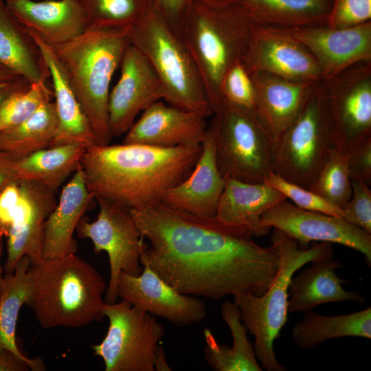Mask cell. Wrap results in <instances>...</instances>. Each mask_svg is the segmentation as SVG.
Listing matches in <instances>:
<instances>
[{
    "mask_svg": "<svg viewBox=\"0 0 371 371\" xmlns=\"http://www.w3.org/2000/svg\"><path fill=\"white\" fill-rule=\"evenodd\" d=\"M149 242L140 262L179 292L212 300L238 293L261 295L280 265L278 245L262 247L251 230L158 200L129 210Z\"/></svg>",
    "mask_w": 371,
    "mask_h": 371,
    "instance_id": "cell-1",
    "label": "cell"
},
{
    "mask_svg": "<svg viewBox=\"0 0 371 371\" xmlns=\"http://www.w3.org/2000/svg\"><path fill=\"white\" fill-rule=\"evenodd\" d=\"M201 151V144L174 148L95 145L86 149L80 167L95 199L131 210L159 200L163 193L184 180Z\"/></svg>",
    "mask_w": 371,
    "mask_h": 371,
    "instance_id": "cell-2",
    "label": "cell"
},
{
    "mask_svg": "<svg viewBox=\"0 0 371 371\" xmlns=\"http://www.w3.org/2000/svg\"><path fill=\"white\" fill-rule=\"evenodd\" d=\"M259 24L236 0H190L177 30L202 78L214 112L221 105V81L245 60Z\"/></svg>",
    "mask_w": 371,
    "mask_h": 371,
    "instance_id": "cell-3",
    "label": "cell"
},
{
    "mask_svg": "<svg viewBox=\"0 0 371 371\" xmlns=\"http://www.w3.org/2000/svg\"><path fill=\"white\" fill-rule=\"evenodd\" d=\"M131 26L88 27L80 36L49 44L93 132L97 145H109L111 79L131 44Z\"/></svg>",
    "mask_w": 371,
    "mask_h": 371,
    "instance_id": "cell-4",
    "label": "cell"
},
{
    "mask_svg": "<svg viewBox=\"0 0 371 371\" xmlns=\"http://www.w3.org/2000/svg\"><path fill=\"white\" fill-rule=\"evenodd\" d=\"M29 275L25 304L43 328H78L104 317V278L76 254L31 264Z\"/></svg>",
    "mask_w": 371,
    "mask_h": 371,
    "instance_id": "cell-5",
    "label": "cell"
},
{
    "mask_svg": "<svg viewBox=\"0 0 371 371\" xmlns=\"http://www.w3.org/2000/svg\"><path fill=\"white\" fill-rule=\"evenodd\" d=\"M271 241L278 245L280 265L269 287L261 295L238 293L233 297L242 322L254 337L255 354L261 368L267 371H285L276 358L273 344L287 322L291 279L306 264L333 256V246L322 242L302 249L295 240L274 228Z\"/></svg>",
    "mask_w": 371,
    "mask_h": 371,
    "instance_id": "cell-6",
    "label": "cell"
},
{
    "mask_svg": "<svg viewBox=\"0 0 371 371\" xmlns=\"http://www.w3.org/2000/svg\"><path fill=\"white\" fill-rule=\"evenodd\" d=\"M131 44L147 58L170 105L214 115L198 68L177 30L152 4L133 26Z\"/></svg>",
    "mask_w": 371,
    "mask_h": 371,
    "instance_id": "cell-7",
    "label": "cell"
},
{
    "mask_svg": "<svg viewBox=\"0 0 371 371\" xmlns=\"http://www.w3.org/2000/svg\"><path fill=\"white\" fill-rule=\"evenodd\" d=\"M109 327L102 341L91 346L105 371L170 370L159 342L164 327L155 316L122 300L102 309Z\"/></svg>",
    "mask_w": 371,
    "mask_h": 371,
    "instance_id": "cell-8",
    "label": "cell"
},
{
    "mask_svg": "<svg viewBox=\"0 0 371 371\" xmlns=\"http://www.w3.org/2000/svg\"><path fill=\"white\" fill-rule=\"evenodd\" d=\"M208 126L216 159L223 177L249 183L265 182L272 172L273 142L255 113L223 104Z\"/></svg>",
    "mask_w": 371,
    "mask_h": 371,
    "instance_id": "cell-9",
    "label": "cell"
},
{
    "mask_svg": "<svg viewBox=\"0 0 371 371\" xmlns=\"http://www.w3.org/2000/svg\"><path fill=\"white\" fill-rule=\"evenodd\" d=\"M332 147L330 123L319 80L295 119L274 142L272 172L309 189Z\"/></svg>",
    "mask_w": 371,
    "mask_h": 371,
    "instance_id": "cell-10",
    "label": "cell"
},
{
    "mask_svg": "<svg viewBox=\"0 0 371 371\" xmlns=\"http://www.w3.org/2000/svg\"><path fill=\"white\" fill-rule=\"evenodd\" d=\"M333 148L347 157L371 139V60L320 80Z\"/></svg>",
    "mask_w": 371,
    "mask_h": 371,
    "instance_id": "cell-11",
    "label": "cell"
},
{
    "mask_svg": "<svg viewBox=\"0 0 371 371\" xmlns=\"http://www.w3.org/2000/svg\"><path fill=\"white\" fill-rule=\"evenodd\" d=\"M95 200L99 205L97 218L89 222L83 216L76 232L79 238L92 241L95 254H107L110 278L104 302L112 304L117 299V284L120 272L137 276L142 271L140 257L146 245L129 210L104 199Z\"/></svg>",
    "mask_w": 371,
    "mask_h": 371,
    "instance_id": "cell-12",
    "label": "cell"
},
{
    "mask_svg": "<svg viewBox=\"0 0 371 371\" xmlns=\"http://www.w3.org/2000/svg\"><path fill=\"white\" fill-rule=\"evenodd\" d=\"M279 229L295 240L300 249L311 242L337 243L353 249L371 264V234L342 217L301 209L286 200L276 205L261 216L262 236L271 228Z\"/></svg>",
    "mask_w": 371,
    "mask_h": 371,
    "instance_id": "cell-13",
    "label": "cell"
},
{
    "mask_svg": "<svg viewBox=\"0 0 371 371\" xmlns=\"http://www.w3.org/2000/svg\"><path fill=\"white\" fill-rule=\"evenodd\" d=\"M243 63L249 73L263 71L300 82L322 79L315 58L289 29L258 25Z\"/></svg>",
    "mask_w": 371,
    "mask_h": 371,
    "instance_id": "cell-14",
    "label": "cell"
},
{
    "mask_svg": "<svg viewBox=\"0 0 371 371\" xmlns=\"http://www.w3.org/2000/svg\"><path fill=\"white\" fill-rule=\"evenodd\" d=\"M119 80L109 96V122L112 137L126 133L139 113L164 99L161 82L145 56L130 44L120 63Z\"/></svg>",
    "mask_w": 371,
    "mask_h": 371,
    "instance_id": "cell-15",
    "label": "cell"
},
{
    "mask_svg": "<svg viewBox=\"0 0 371 371\" xmlns=\"http://www.w3.org/2000/svg\"><path fill=\"white\" fill-rule=\"evenodd\" d=\"M140 274L121 271L117 296L132 306L177 326L199 323L206 315L204 302L196 296L181 293L148 266Z\"/></svg>",
    "mask_w": 371,
    "mask_h": 371,
    "instance_id": "cell-16",
    "label": "cell"
},
{
    "mask_svg": "<svg viewBox=\"0 0 371 371\" xmlns=\"http://www.w3.org/2000/svg\"><path fill=\"white\" fill-rule=\"evenodd\" d=\"M19 180L20 198L11 215L5 236V273L12 272L23 256H27L31 264L43 259L45 223L57 204L55 192L36 182Z\"/></svg>",
    "mask_w": 371,
    "mask_h": 371,
    "instance_id": "cell-17",
    "label": "cell"
},
{
    "mask_svg": "<svg viewBox=\"0 0 371 371\" xmlns=\"http://www.w3.org/2000/svg\"><path fill=\"white\" fill-rule=\"evenodd\" d=\"M290 30L315 58L321 80L331 78L357 63L371 60V21L340 28L324 24Z\"/></svg>",
    "mask_w": 371,
    "mask_h": 371,
    "instance_id": "cell-18",
    "label": "cell"
},
{
    "mask_svg": "<svg viewBox=\"0 0 371 371\" xmlns=\"http://www.w3.org/2000/svg\"><path fill=\"white\" fill-rule=\"evenodd\" d=\"M207 128L201 115L159 100L143 111L126 133L123 143L160 148L200 145Z\"/></svg>",
    "mask_w": 371,
    "mask_h": 371,
    "instance_id": "cell-19",
    "label": "cell"
},
{
    "mask_svg": "<svg viewBox=\"0 0 371 371\" xmlns=\"http://www.w3.org/2000/svg\"><path fill=\"white\" fill-rule=\"evenodd\" d=\"M201 147V154L191 172L163 193L159 200L195 215L215 217L225 179L217 165L214 139L208 126Z\"/></svg>",
    "mask_w": 371,
    "mask_h": 371,
    "instance_id": "cell-20",
    "label": "cell"
},
{
    "mask_svg": "<svg viewBox=\"0 0 371 371\" xmlns=\"http://www.w3.org/2000/svg\"><path fill=\"white\" fill-rule=\"evenodd\" d=\"M249 74L255 115L274 143L295 119L317 82H295L258 71Z\"/></svg>",
    "mask_w": 371,
    "mask_h": 371,
    "instance_id": "cell-21",
    "label": "cell"
},
{
    "mask_svg": "<svg viewBox=\"0 0 371 371\" xmlns=\"http://www.w3.org/2000/svg\"><path fill=\"white\" fill-rule=\"evenodd\" d=\"M5 5L23 27L49 44L70 41L88 27L79 0H6Z\"/></svg>",
    "mask_w": 371,
    "mask_h": 371,
    "instance_id": "cell-22",
    "label": "cell"
},
{
    "mask_svg": "<svg viewBox=\"0 0 371 371\" xmlns=\"http://www.w3.org/2000/svg\"><path fill=\"white\" fill-rule=\"evenodd\" d=\"M25 29L36 43L52 77L58 122L49 147L74 144L87 149L97 145L91 125L50 45L35 32Z\"/></svg>",
    "mask_w": 371,
    "mask_h": 371,
    "instance_id": "cell-23",
    "label": "cell"
},
{
    "mask_svg": "<svg viewBox=\"0 0 371 371\" xmlns=\"http://www.w3.org/2000/svg\"><path fill=\"white\" fill-rule=\"evenodd\" d=\"M93 199L80 166L63 187L58 202L45 221L43 259L76 253L77 243L74 233Z\"/></svg>",
    "mask_w": 371,
    "mask_h": 371,
    "instance_id": "cell-24",
    "label": "cell"
},
{
    "mask_svg": "<svg viewBox=\"0 0 371 371\" xmlns=\"http://www.w3.org/2000/svg\"><path fill=\"white\" fill-rule=\"evenodd\" d=\"M311 262L309 267L291 279L289 313H304L322 304L346 301L363 304L365 302L364 297L359 292L346 291L342 287L347 280L339 277L336 273L341 267L339 260L328 256Z\"/></svg>",
    "mask_w": 371,
    "mask_h": 371,
    "instance_id": "cell-25",
    "label": "cell"
},
{
    "mask_svg": "<svg viewBox=\"0 0 371 371\" xmlns=\"http://www.w3.org/2000/svg\"><path fill=\"white\" fill-rule=\"evenodd\" d=\"M215 217L229 225L249 228L253 236H262L261 216L287 199L266 182L249 183L225 177Z\"/></svg>",
    "mask_w": 371,
    "mask_h": 371,
    "instance_id": "cell-26",
    "label": "cell"
},
{
    "mask_svg": "<svg viewBox=\"0 0 371 371\" xmlns=\"http://www.w3.org/2000/svg\"><path fill=\"white\" fill-rule=\"evenodd\" d=\"M0 67L31 84L50 76L42 54L26 29L0 1Z\"/></svg>",
    "mask_w": 371,
    "mask_h": 371,
    "instance_id": "cell-27",
    "label": "cell"
},
{
    "mask_svg": "<svg viewBox=\"0 0 371 371\" xmlns=\"http://www.w3.org/2000/svg\"><path fill=\"white\" fill-rule=\"evenodd\" d=\"M221 312L231 332L232 346L219 344L211 331L205 329L204 356L207 363L215 371H261L238 306L234 302L225 300L221 304Z\"/></svg>",
    "mask_w": 371,
    "mask_h": 371,
    "instance_id": "cell-28",
    "label": "cell"
},
{
    "mask_svg": "<svg viewBox=\"0 0 371 371\" xmlns=\"http://www.w3.org/2000/svg\"><path fill=\"white\" fill-rule=\"evenodd\" d=\"M27 256L22 257L12 272L3 275L0 294V355L5 350L13 352L27 362L32 371L46 370L39 357L30 359L19 350L16 339V327L20 310L30 294V280Z\"/></svg>",
    "mask_w": 371,
    "mask_h": 371,
    "instance_id": "cell-29",
    "label": "cell"
},
{
    "mask_svg": "<svg viewBox=\"0 0 371 371\" xmlns=\"http://www.w3.org/2000/svg\"><path fill=\"white\" fill-rule=\"evenodd\" d=\"M261 25L293 30L326 24L331 0H236Z\"/></svg>",
    "mask_w": 371,
    "mask_h": 371,
    "instance_id": "cell-30",
    "label": "cell"
},
{
    "mask_svg": "<svg viewBox=\"0 0 371 371\" xmlns=\"http://www.w3.org/2000/svg\"><path fill=\"white\" fill-rule=\"evenodd\" d=\"M356 337L371 339V308L341 315H322L312 311L304 313L294 326L292 338L295 346L309 350L327 340Z\"/></svg>",
    "mask_w": 371,
    "mask_h": 371,
    "instance_id": "cell-31",
    "label": "cell"
},
{
    "mask_svg": "<svg viewBox=\"0 0 371 371\" xmlns=\"http://www.w3.org/2000/svg\"><path fill=\"white\" fill-rule=\"evenodd\" d=\"M86 148L78 144L47 147L18 159V179L36 182L56 193L65 181L80 166Z\"/></svg>",
    "mask_w": 371,
    "mask_h": 371,
    "instance_id": "cell-32",
    "label": "cell"
},
{
    "mask_svg": "<svg viewBox=\"0 0 371 371\" xmlns=\"http://www.w3.org/2000/svg\"><path fill=\"white\" fill-rule=\"evenodd\" d=\"M57 122L55 102H44L26 120L0 132V151L21 159L49 147Z\"/></svg>",
    "mask_w": 371,
    "mask_h": 371,
    "instance_id": "cell-33",
    "label": "cell"
},
{
    "mask_svg": "<svg viewBox=\"0 0 371 371\" xmlns=\"http://www.w3.org/2000/svg\"><path fill=\"white\" fill-rule=\"evenodd\" d=\"M88 27H133L153 4L151 0H79Z\"/></svg>",
    "mask_w": 371,
    "mask_h": 371,
    "instance_id": "cell-34",
    "label": "cell"
},
{
    "mask_svg": "<svg viewBox=\"0 0 371 371\" xmlns=\"http://www.w3.org/2000/svg\"><path fill=\"white\" fill-rule=\"evenodd\" d=\"M309 190L341 209L352 196V180L346 157L330 148Z\"/></svg>",
    "mask_w": 371,
    "mask_h": 371,
    "instance_id": "cell-35",
    "label": "cell"
},
{
    "mask_svg": "<svg viewBox=\"0 0 371 371\" xmlns=\"http://www.w3.org/2000/svg\"><path fill=\"white\" fill-rule=\"evenodd\" d=\"M53 95L46 80L32 83L10 93L0 104V132L26 120Z\"/></svg>",
    "mask_w": 371,
    "mask_h": 371,
    "instance_id": "cell-36",
    "label": "cell"
},
{
    "mask_svg": "<svg viewBox=\"0 0 371 371\" xmlns=\"http://www.w3.org/2000/svg\"><path fill=\"white\" fill-rule=\"evenodd\" d=\"M219 92L221 105L226 104L255 113V89L243 61H236L227 70L221 81Z\"/></svg>",
    "mask_w": 371,
    "mask_h": 371,
    "instance_id": "cell-37",
    "label": "cell"
},
{
    "mask_svg": "<svg viewBox=\"0 0 371 371\" xmlns=\"http://www.w3.org/2000/svg\"><path fill=\"white\" fill-rule=\"evenodd\" d=\"M265 182L301 209L343 218L341 209L311 190L290 182L273 172L269 174Z\"/></svg>",
    "mask_w": 371,
    "mask_h": 371,
    "instance_id": "cell-38",
    "label": "cell"
},
{
    "mask_svg": "<svg viewBox=\"0 0 371 371\" xmlns=\"http://www.w3.org/2000/svg\"><path fill=\"white\" fill-rule=\"evenodd\" d=\"M326 25L340 28L371 21V0H331Z\"/></svg>",
    "mask_w": 371,
    "mask_h": 371,
    "instance_id": "cell-39",
    "label": "cell"
},
{
    "mask_svg": "<svg viewBox=\"0 0 371 371\" xmlns=\"http://www.w3.org/2000/svg\"><path fill=\"white\" fill-rule=\"evenodd\" d=\"M352 196L342 207L343 218L371 234V190L369 186L352 181Z\"/></svg>",
    "mask_w": 371,
    "mask_h": 371,
    "instance_id": "cell-40",
    "label": "cell"
},
{
    "mask_svg": "<svg viewBox=\"0 0 371 371\" xmlns=\"http://www.w3.org/2000/svg\"><path fill=\"white\" fill-rule=\"evenodd\" d=\"M346 159L351 180L370 186L371 183V139L355 148L346 157Z\"/></svg>",
    "mask_w": 371,
    "mask_h": 371,
    "instance_id": "cell-41",
    "label": "cell"
},
{
    "mask_svg": "<svg viewBox=\"0 0 371 371\" xmlns=\"http://www.w3.org/2000/svg\"><path fill=\"white\" fill-rule=\"evenodd\" d=\"M190 0H151L153 5L177 29Z\"/></svg>",
    "mask_w": 371,
    "mask_h": 371,
    "instance_id": "cell-42",
    "label": "cell"
},
{
    "mask_svg": "<svg viewBox=\"0 0 371 371\" xmlns=\"http://www.w3.org/2000/svg\"><path fill=\"white\" fill-rule=\"evenodd\" d=\"M17 159L9 153L0 151V192L9 183L18 179L15 170Z\"/></svg>",
    "mask_w": 371,
    "mask_h": 371,
    "instance_id": "cell-43",
    "label": "cell"
},
{
    "mask_svg": "<svg viewBox=\"0 0 371 371\" xmlns=\"http://www.w3.org/2000/svg\"><path fill=\"white\" fill-rule=\"evenodd\" d=\"M31 370L30 364L13 352L5 350L0 355V371Z\"/></svg>",
    "mask_w": 371,
    "mask_h": 371,
    "instance_id": "cell-44",
    "label": "cell"
},
{
    "mask_svg": "<svg viewBox=\"0 0 371 371\" xmlns=\"http://www.w3.org/2000/svg\"><path fill=\"white\" fill-rule=\"evenodd\" d=\"M31 83L20 77L12 80L0 82V104L12 92L28 87Z\"/></svg>",
    "mask_w": 371,
    "mask_h": 371,
    "instance_id": "cell-45",
    "label": "cell"
},
{
    "mask_svg": "<svg viewBox=\"0 0 371 371\" xmlns=\"http://www.w3.org/2000/svg\"><path fill=\"white\" fill-rule=\"evenodd\" d=\"M20 77L21 76H19L12 71L0 67V82L12 80Z\"/></svg>",
    "mask_w": 371,
    "mask_h": 371,
    "instance_id": "cell-46",
    "label": "cell"
},
{
    "mask_svg": "<svg viewBox=\"0 0 371 371\" xmlns=\"http://www.w3.org/2000/svg\"><path fill=\"white\" fill-rule=\"evenodd\" d=\"M1 253H2V237L0 236V258H1ZM3 269L1 267L0 265V294H1V291L3 278Z\"/></svg>",
    "mask_w": 371,
    "mask_h": 371,
    "instance_id": "cell-47",
    "label": "cell"
},
{
    "mask_svg": "<svg viewBox=\"0 0 371 371\" xmlns=\"http://www.w3.org/2000/svg\"><path fill=\"white\" fill-rule=\"evenodd\" d=\"M1 1V0H0Z\"/></svg>",
    "mask_w": 371,
    "mask_h": 371,
    "instance_id": "cell-48",
    "label": "cell"
}]
</instances>
